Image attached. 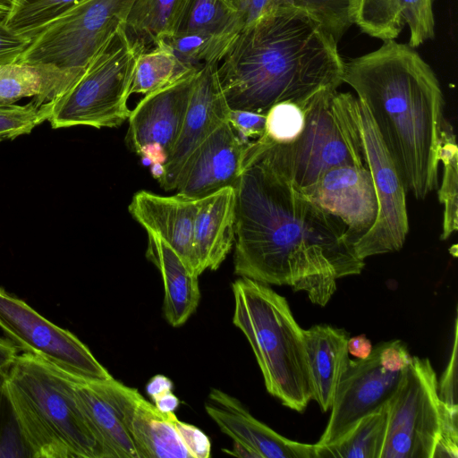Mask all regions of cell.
I'll use <instances>...</instances> for the list:
<instances>
[{"label":"cell","mask_w":458,"mask_h":458,"mask_svg":"<svg viewBox=\"0 0 458 458\" xmlns=\"http://www.w3.org/2000/svg\"><path fill=\"white\" fill-rule=\"evenodd\" d=\"M304 194L345 224L352 247L377 219V194L370 172L365 165L333 167Z\"/></svg>","instance_id":"9a60e30c"},{"label":"cell","mask_w":458,"mask_h":458,"mask_svg":"<svg viewBox=\"0 0 458 458\" xmlns=\"http://www.w3.org/2000/svg\"><path fill=\"white\" fill-rule=\"evenodd\" d=\"M380 344L363 360H349L335 394L331 414L317 445L332 444L362 418L386 404L397 390L403 371L389 372L379 363Z\"/></svg>","instance_id":"4fadbf2b"},{"label":"cell","mask_w":458,"mask_h":458,"mask_svg":"<svg viewBox=\"0 0 458 458\" xmlns=\"http://www.w3.org/2000/svg\"><path fill=\"white\" fill-rule=\"evenodd\" d=\"M217 66L208 64L197 73L180 135L158 178L165 191L174 190L178 175L192 152L227 121L230 108L218 80Z\"/></svg>","instance_id":"e0dca14e"},{"label":"cell","mask_w":458,"mask_h":458,"mask_svg":"<svg viewBox=\"0 0 458 458\" xmlns=\"http://www.w3.org/2000/svg\"><path fill=\"white\" fill-rule=\"evenodd\" d=\"M30 41L16 35L0 22V65L18 62Z\"/></svg>","instance_id":"ab89813d"},{"label":"cell","mask_w":458,"mask_h":458,"mask_svg":"<svg viewBox=\"0 0 458 458\" xmlns=\"http://www.w3.org/2000/svg\"><path fill=\"white\" fill-rule=\"evenodd\" d=\"M232 290L233 323L251 346L267 392L287 408L303 412L312 400L303 329L286 299L247 277L235 280Z\"/></svg>","instance_id":"5b68a950"},{"label":"cell","mask_w":458,"mask_h":458,"mask_svg":"<svg viewBox=\"0 0 458 458\" xmlns=\"http://www.w3.org/2000/svg\"><path fill=\"white\" fill-rule=\"evenodd\" d=\"M358 98L327 89L302 109L304 126L288 143L261 136L247 148L275 172L305 192L329 169L365 165L358 123Z\"/></svg>","instance_id":"8992f818"},{"label":"cell","mask_w":458,"mask_h":458,"mask_svg":"<svg viewBox=\"0 0 458 458\" xmlns=\"http://www.w3.org/2000/svg\"><path fill=\"white\" fill-rule=\"evenodd\" d=\"M438 159L444 167L442 183L437 191L439 202L444 206L440 238L446 240L458 228V148L453 126L445 119L440 135Z\"/></svg>","instance_id":"1f68e13d"},{"label":"cell","mask_w":458,"mask_h":458,"mask_svg":"<svg viewBox=\"0 0 458 458\" xmlns=\"http://www.w3.org/2000/svg\"><path fill=\"white\" fill-rule=\"evenodd\" d=\"M173 384L163 375H156L146 386V391L155 406L164 412L174 411L179 406V399L172 393Z\"/></svg>","instance_id":"f35d334b"},{"label":"cell","mask_w":458,"mask_h":458,"mask_svg":"<svg viewBox=\"0 0 458 458\" xmlns=\"http://www.w3.org/2000/svg\"><path fill=\"white\" fill-rule=\"evenodd\" d=\"M199 203L200 199H189L177 193L161 196L140 191L133 195L128 209L148 233L166 242L198 275L193 230Z\"/></svg>","instance_id":"d6986e66"},{"label":"cell","mask_w":458,"mask_h":458,"mask_svg":"<svg viewBox=\"0 0 458 458\" xmlns=\"http://www.w3.org/2000/svg\"><path fill=\"white\" fill-rule=\"evenodd\" d=\"M235 238V191L225 187L200 199L193 230V250L199 276L216 270L230 252Z\"/></svg>","instance_id":"44dd1931"},{"label":"cell","mask_w":458,"mask_h":458,"mask_svg":"<svg viewBox=\"0 0 458 458\" xmlns=\"http://www.w3.org/2000/svg\"><path fill=\"white\" fill-rule=\"evenodd\" d=\"M191 71L161 41L153 49L137 56L130 93H151L173 83Z\"/></svg>","instance_id":"f1b7e54d"},{"label":"cell","mask_w":458,"mask_h":458,"mask_svg":"<svg viewBox=\"0 0 458 458\" xmlns=\"http://www.w3.org/2000/svg\"><path fill=\"white\" fill-rule=\"evenodd\" d=\"M94 383L123 422L140 458H191L182 432V421L174 411H160L136 388L114 377Z\"/></svg>","instance_id":"5bb4252c"},{"label":"cell","mask_w":458,"mask_h":458,"mask_svg":"<svg viewBox=\"0 0 458 458\" xmlns=\"http://www.w3.org/2000/svg\"><path fill=\"white\" fill-rule=\"evenodd\" d=\"M407 345L401 340H392L380 344L379 363L389 372L403 371L411 362Z\"/></svg>","instance_id":"74e56055"},{"label":"cell","mask_w":458,"mask_h":458,"mask_svg":"<svg viewBox=\"0 0 458 458\" xmlns=\"http://www.w3.org/2000/svg\"><path fill=\"white\" fill-rule=\"evenodd\" d=\"M79 0H12L3 24L21 37L32 39L49 21Z\"/></svg>","instance_id":"d6a6232c"},{"label":"cell","mask_w":458,"mask_h":458,"mask_svg":"<svg viewBox=\"0 0 458 458\" xmlns=\"http://www.w3.org/2000/svg\"><path fill=\"white\" fill-rule=\"evenodd\" d=\"M49 114L48 103L39 105L34 98L22 106L0 103V142L30 133Z\"/></svg>","instance_id":"836d02e7"},{"label":"cell","mask_w":458,"mask_h":458,"mask_svg":"<svg viewBox=\"0 0 458 458\" xmlns=\"http://www.w3.org/2000/svg\"><path fill=\"white\" fill-rule=\"evenodd\" d=\"M146 257L157 267L163 279L165 319L173 327L183 325L199 302V275L166 242L152 233H148Z\"/></svg>","instance_id":"603a6c76"},{"label":"cell","mask_w":458,"mask_h":458,"mask_svg":"<svg viewBox=\"0 0 458 458\" xmlns=\"http://www.w3.org/2000/svg\"><path fill=\"white\" fill-rule=\"evenodd\" d=\"M457 318L454 321V341L449 361L442 374L440 381L437 382V393L440 401L451 409H458L457 405Z\"/></svg>","instance_id":"d590c367"},{"label":"cell","mask_w":458,"mask_h":458,"mask_svg":"<svg viewBox=\"0 0 458 458\" xmlns=\"http://www.w3.org/2000/svg\"><path fill=\"white\" fill-rule=\"evenodd\" d=\"M238 33H177L163 40L175 57L188 69L199 71L219 64Z\"/></svg>","instance_id":"4dcf8cb0"},{"label":"cell","mask_w":458,"mask_h":458,"mask_svg":"<svg viewBox=\"0 0 458 458\" xmlns=\"http://www.w3.org/2000/svg\"><path fill=\"white\" fill-rule=\"evenodd\" d=\"M9 8L10 4L4 2H0V22H3V21L4 20L6 14L9 12Z\"/></svg>","instance_id":"ee69618b"},{"label":"cell","mask_w":458,"mask_h":458,"mask_svg":"<svg viewBox=\"0 0 458 458\" xmlns=\"http://www.w3.org/2000/svg\"><path fill=\"white\" fill-rule=\"evenodd\" d=\"M337 42L308 13L282 8L238 33L218 64L230 109L267 114L291 102L303 109L319 92L344 83Z\"/></svg>","instance_id":"7a4b0ae2"},{"label":"cell","mask_w":458,"mask_h":458,"mask_svg":"<svg viewBox=\"0 0 458 458\" xmlns=\"http://www.w3.org/2000/svg\"><path fill=\"white\" fill-rule=\"evenodd\" d=\"M136 0H79L33 38L20 63L85 70L124 23Z\"/></svg>","instance_id":"ba28073f"},{"label":"cell","mask_w":458,"mask_h":458,"mask_svg":"<svg viewBox=\"0 0 458 458\" xmlns=\"http://www.w3.org/2000/svg\"><path fill=\"white\" fill-rule=\"evenodd\" d=\"M19 348L7 337H0V387L4 384V378L13 365Z\"/></svg>","instance_id":"60d3db41"},{"label":"cell","mask_w":458,"mask_h":458,"mask_svg":"<svg viewBox=\"0 0 458 458\" xmlns=\"http://www.w3.org/2000/svg\"><path fill=\"white\" fill-rule=\"evenodd\" d=\"M359 100V98H358ZM358 123L363 158L370 172L378 211L373 226L353 244L365 259L401 250L409 232L406 190L364 104L358 102Z\"/></svg>","instance_id":"8fae6325"},{"label":"cell","mask_w":458,"mask_h":458,"mask_svg":"<svg viewBox=\"0 0 458 458\" xmlns=\"http://www.w3.org/2000/svg\"><path fill=\"white\" fill-rule=\"evenodd\" d=\"M205 410L222 432L259 458H316L315 445L290 440L254 418L235 397L211 388Z\"/></svg>","instance_id":"ac0fdd59"},{"label":"cell","mask_w":458,"mask_h":458,"mask_svg":"<svg viewBox=\"0 0 458 458\" xmlns=\"http://www.w3.org/2000/svg\"><path fill=\"white\" fill-rule=\"evenodd\" d=\"M308 369L315 400L322 411H328L348 365V333L330 325H316L303 329Z\"/></svg>","instance_id":"7402d4cb"},{"label":"cell","mask_w":458,"mask_h":458,"mask_svg":"<svg viewBox=\"0 0 458 458\" xmlns=\"http://www.w3.org/2000/svg\"><path fill=\"white\" fill-rule=\"evenodd\" d=\"M138 55L120 27L83 73L47 102L52 128L85 125L100 129L123 124L131 114L127 102Z\"/></svg>","instance_id":"52a82bcc"},{"label":"cell","mask_w":458,"mask_h":458,"mask_svg":"<svg viewBox=\"0 0 458 458\" xmlns=\"http://www.w3.org/2000/svg\"><path fill=\"white\" fill-rule=\"evenodd\" d=\"M227 121L242 140L249 141L250 138L256 140L264 135L267 114L230 109Z\"/></svg>","instance_id":"8d00e7d4"},{"label":"cell","mask_w":458,"mask_h":458,"mask_svg":"<svg viewBox=\"0 0 458 458\" xmlns=\"http://www.w3.org/2000/svg\"><path fill=\"white\" fill-rule=\"evenodd\" d=\"M4 387L34 458H106L75 401L71 376L22 352Z\"/></svg>","instance_id":"277c9868"},{"label":"cell","mask_w":458,"mask_h":458,"mask_svg":"<svg viewBox=\"0 0 458 458\" xmlns=\"http://www.w3.org/2000/svg\"><path fill=\"white\" fill-rule=\"evenodd\" d=\"M343 82L366 106L406 191L424 199L438 188L445 99L415 48L394 39L344 62Z\"/></svg>","instance_id":"3957f363"},{"label":"cell","mask_w":458,"mask_h":458,"mask_svg":"<svg viewBox=\"0 0 458 458\" xmlns=\"http://www.w3.org/2000/svg\"><path fill=\"white\" fill-rule=\"evenodd\" d=\"M237 9L225 0H187L174 34L203 32L239 33Z\"/></svg>","instance_id":"f546056e"},{"label":"cell","mask_w":458,"mask_h":458,"mask_svg":"<svg viewBox=\"0 0 458 458\" xmlns=\"http://www.w3.org/2000/svg\"><path fill=\"white\" fill-rule=\"evenodd\" d=\"M71 377L75 401L106 458H140L123 422L94 381Z\"/></svg>","instance_id":"d4e9b609"},{"label":"cell","mask_w":458,"mask_h":458,"mask_svg":"<svg viewBox=\"0 0 458 458\" xmlns=\"http://www.w3.org/2000/svg\"><path fill=\"white\" fill-rule=\"evenodd\" d=\"M0 328L19 350L71 377L88 381L113 377L74 334L47 320L2 287Z\"/></svg>","instance_id":"30bf717a"},{"label":"cell","mask_w":458,"mask_h":458,"mask_svg":"<svg viewBox=\"0 0 458 458\" xmlns=\"http://www.w3.org/2000/svg\"><path fill=\"white\" fill-rule=\"evenodd\" d=\"M187 0H136L122 30L137 53L153 49L175 33Z\"/></svg>","instance_id":"484cf974"},{"label":"cell","mask_w":458,"mask_h":458,"mask_svg":"<svg viewBox=\"0 0 458 458\" xmlns=\"http://www.w3.org/2000/svg\"><path fill=\"white\" fill-rule=\"evenodd\" d=\"M388 420V403L362 418L337 441L315 445L316 458H380Z\"/></svg>","instance_id":"4316f807"},{"label":"cell","mask_w":458,"mask_h":458,"mask_svg":"<svg viewBox=\"0 0 458 458\" xmlns=\"http://www.w3.org/2000/svg\"><path fill=\"white\" fill-rule=\"evenodd\" d=\"M248 142L234 132L228 121L222 123L183 165L175 183L177 194L200 199L225 187H234Z\"/></svg>","instance_id":"2e32d148"},{"label":"cell","mask_w":458,"mask_h":458,"mask_svg":"<svg viewBox=\"0 0 458 458\" xmlns=\"http://www.w3.org/2000/svg\"><path fill=\"white\" fill-rule=\"evenodd\" d=\"M259 13H268L282 8L301 10L333 36L336 42L354 23L355 0H250Z\"/></svg>","instance_id":"83f0119b"},{"label":"cell","mask_w":458,"mask_h":458,"mask_svg":"<svg viewBox=\"0 0 458 458\" xmlns=\"http://www.w3.org/2000/svg\"><path fill=\"white\" fill-rule=\"evenodd\" d=\"M225 1H227L229 4H231L236 9H238V7L240 6L241 3L242 2V0H225Z\"/></svg>","instance_id":"f6af8a7d"},{"label":"cell","mask_w":458,"mask_h":458,"mask_svg":"<svg viewBox=\"0 0 458 458\" xmlns=\"http://www.w3.org/2000/svg\"><path fill=\"white\" fill-rule=\"evenodd\" d=\"M0 446H1V429H0Z\"/></svg>","instance_id":"7dc6e473"},{"label":"cell","mask_w":458,"mask_h":458,"mask_svg":"<svg viewBox=\"0 0 458 458\" xmlns=\"http://www.w3.org/2000/svg\"><path fill=\"white\" fill-rule=\"evenodd\" d=\"M0 2H4L11 5L12 0H0Z\"/></svg>","instance_id":"bcb514c9"},{"label":"cell","mask_w":458,"mask_h":458,"mask_svg":"<svg viewBox=\"0 0 458 458\" xmlns=\"http://www.w3.org/2000/svg\"><path fill=\"white\" fill-rule=\"evenodd\" d=\"M436 0H355L354 23L372 38L395 39L405 25L413 48L435 36Z\"/></svg>","instance_id":"ffe728a7"},{"label":"cell","mask_w":458,"mask_h":458,"mask_svg":"<svg viewBox=\"0 0 458 458\" xmlns=\"http://www.w3.org/2000/svg\"><path fill=\"white\" fill-rule=\"evenodd\" d=\"M372 344L365 335L349 337L347 341L348 353L359 360L368 358L372 352Z\"/></svg>","instance_id":"b9f144b4"},{"label":"cell","mask_w":458,"mask_h":458,"mask_svg":"<svg viewBox=\"0 0 458 458\" xmlns=\"http://www.w3.org/2000/svg\"><path fill=\"white\" fill-rule=\"evenodd\" d=\"M304 112L296 104L282 102L273 106L267 113L264 137L277 143L295 140L304 126Z\"/></svg>","instance_id":"e575fe53"},{"label":"cell","mask_w":458,"mask_h":458,"mask_svg":"<svg viewBox=\"0 0 458 458\" xmlns=\"http://www.w3.org/2000/svg\"><path fill=\"white\" fill-rule=\"evenodd\" d=\"M225 452L237 457L259 458L255 452L237 442H233V447L232 450H225Z\"/></svg>","instance_id":"7bdbcfd3"},{"label":"cell","mask_w":458,"mask_h":458,"mask_svg":"<svg viewBox=\"0 0 458 458\" xmlns=\"http://www.w3.org/2000/svg\"><path fill=\"white\" fill-rule=\"evenodd\" d=\"M234 273L304 291L325 306L336 280L365 267L347 226L275 172L246 146L234 185Z\"/></svg>","instance_id":"6da1fadb"},{"label":"cell","mask_w":458,"mask_h":458,"mask_svg":"<svg viewBox=\"0 0 458 458\" xmlns=\"http://www.w3.org/2000/svg\"><path fill=\"white\" fill-rule=\"evenodd\" d=\"M437 382L430 360L412 356L388 402L387 428L380 458H432L442 411Z\"/></svg>","instance_id":"9c48e42d"},{"label":"cell","mask_w":458,"mask_h":458,"mask_svg":"<svg viewBox=\"0 0 458 458\" xmlns=\"http://www.w3.org/2000/svg\"><path fill=\"white\" fill-rule=\"evenodd\" d=\"M83 72L39 63L0 65V103L14 104L28 97H33L39 105L47 103L67 89Z\"/></svg>","instance_id":"cb8c5ba5"},{"label":"cell","mask_w":458,"mask_h":458,"mask_svg":"<svg viewBox=\"0 0 458 458\" xmlns=\"http://www.w3.org/2000/svg\"><path fill=\"white\" fill-rule=\"evenodd\" d=\"M198 72L192 70L146 94L131 110L127 146L152 164V173L157 179L180 135Z\"/></svg>","instance_id":"7c38bea8"}]
</instances>
